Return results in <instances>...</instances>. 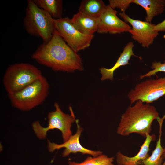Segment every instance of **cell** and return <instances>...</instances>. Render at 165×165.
Instances as JSON below:
<instances>
[{
    "label": "cell",
    "mask_w": 165,
    "mask_h": 165,
    "mask_svg": "<svg viewBox=\"0 0 165 165\" xmlns=\"http://www.w3.org/2000/svg\"><path fill=\"white\" fill-rule=\"evenodd\" d=\"M106 6L101 0H84L81 2L78 12L91 17L99 18Z\"/></svg>",
    "instance_id": "obj_16"
},
{
    "label": "cell",
    "mask_w": 165,
    "mask_h": 165,
    "mask_svg": "<svg viewBox=\"0 0 165 165\" xmlns=\"http://www.w3.org/2000/svg\"><path fill=\"white\" fill-rule=\"evenodd\" d=\"M165 119V115L162 118L158 117L156 119L159 126V135L158 140L154 150L151 155L143 161V165H161L164 148L161 145V140L163 123Z\"/></svg>",
    "instance_id": "obj_17"
},
{
    "label": "cell",
    "mask_w": 165,
    "mask_h": 165,
    "mask_svg": "<svg viewBox=\"0 0 165 165\" xmlns=\"http://www.w3.org/2000/svg\"><path fill=\"white\" fill-rule=\"evenodd\" d=\"M71 19L75 28L83 34L93 35L97 31L99 18L91 17L78 12Z\"/></svg>",
    "instance_id": "obj_14"
},
{
    "label": "cell",
    "mask_w": 165,
    "mask_h": 165,
    "mask_svg": "<svg viewBox=\"0 0 165 165\" xmlns=\"http://www.w3.org/2000/svg\"><path fill=\"white\" fill-rule=\"evenodd\" d=\"M154 29L158 32L165 31V19L161 22L155 25Z\"/></svg>",
    "instance_id": "obj_22"
},
{
    "label": "cell",
    "mask_w": 165,
    "mask_h": 165,
    "mask_svg": "<svg viewBox=\"0 0 165 165\" xmlns=\"http://www.w3.org/2000/svg\"><path fill=\"white\" fill-rule=\"evenodd\" d=\"M114 158L102 154L96 157L89 156L80 163L70 161L68 165H114Z\"/></svg>",
    "instance_id": "obj_19"
},
{
    "label": "cell",
    "mask_w": 165,
    "mask_h": 165,
    "mask_svg": "<svg viewBox=\"0 0 165 165\" xmlns=\"http://www.w3.org/2000/svg\"><path fill=\"white\" fill-rule=\"evenodd\" d=\"M54 23L55 29L76 52L90 46L94 35H86L80 32L74 26L71 19L62 17L54 19Z\"/></svg>",
    "instance_id": "obj_7"
},
{
    "label": "cell",
    "mask_w": 165,
    "mask_h": 165,
    "mask_svg": "<svg viewBox=\"0 0 165 165\" xmlns=\"http://www.w3.org/2000/svg\"><path fill=\"white\" fill-rule=\"evenodd\" d=\"M163 157L165 159V148H164V151L163 155ZM161 165H165V160L164 162L162 163Z\"/></svg>",
    "instance_id": "obj_23"
},
{
    "label": "cell",
    "mask_w": 165,
    "mask_h": 165,
    "mask_svg": "<svg viewBox=\"0 0 165 165\" xmlns=\"http://www.w3.org/2000/svg\"><path fill=\"white\" fill-rule=\"evenodd\" d=\"M117 12L108 5L99 18V33L120 34L128 32L131 26L117 15Z\"/></svg>",
    "instance_id": "obj_11"
},
{
    "label": "cell",
    "mask_w": 165,
    "mask_h": 165,
    "mask_svg": "<svg viewBox=\"0 0 165 165\" xmlns=\"http://www.w3.org/2000/svg\"><path fill=\"white\" fill-rule=\"evenodd\" d=\"M134 45L132 42H128L124 47L123 51L113 67L110 68L101 67L100 71L101 74V80L104 81L109 79L111 81L113 79V75L114 71L121 66L129 64V61L132 56L138 57L140 59L142 58L135 55L133 53V48Z\"/></svg>",
    "instance_id": "obj_13"
},
{
    "label": "cell",
    "mask_w": 165,
    "mask_h": 165,
    "mask_svg": "<svg viewBox=\"0 0 165 165\" xmlns=\"http://www.w3.org/2000/svg\"><path fill=\"white\" fill-rule=\"evenodd\" d=\"M109 5L113 9L116 8L120 9L122 12L125 11L130 5L132 3V0H109Z\"/></svg>",
    "instance_id": "obj_20"
},
{
    "label": "cell",
    "mask_w": 165,
    "mask_h": 165,
    "mask_svg": "<svg viewBox=\"0 0 165 165\" xmlns=\"http://www.w3.org/2000/svg\"><path fill=\"white\" fill-rule=\"evenodd\" d=\"M119 15L131 25L132 28L128 32L131 34L132 38L143 47L148 48L158 35V32L154 29L155 24L146 21L134 19L125 13H120Z\"/></svg>",
    "instance_id": "obj_9"
},
{
    "label": "cell",
    "mask_w": 165,
    "mask_h": 165,
    "mask_svg": "<svg viewBox=\"0 0 165 165\" xmlns=\"http://www.w3.org/2000/svg\"><path fill=\"white\" fill-rule=\"evenodd\" d=\"M132 3L139 5L145 10V21L151 23L153 18L162 13L165 7V0H132Z\"/></svg>",
    "instance_id": "obj_15"
},
{
    "label": "cell",
    "mask_w": 165,
    "mask_h": 165,
    "mask_svg": "<svg viewBox=\"0 0 165 165\" xmlns=\"http://www.w3.org/2000/svg\"><path fill=\"white\" fill-rule=\"evenodd\" d=\"M40 8L47 12L54 19L62 18L63 1L61 0H33Z\"/></svg>",
    "instance_id": "obj_18"
},
{
    "label": "cell",
    "mask_w": 165,
    "mask_h": 165,
    "mask_svg": "<svg viewBox=\"0 0 165 165\" xmlns=\"http://www.w3.org/2000/svg\"><path fill=\"white\" fill-rule=\"evenodd\" d=\"M165 95V77L146 80L136 85L129 93L130 105L138 100L150 104Z\"/></svg>",
    "instance_id": "obj_8"
},
{
    "label": "cell",
    "mask_w": 165,
    "mask_h": 165,
    "mask_svg": "<svg viewBox=\"0 0 165 165\" xmlns=\"http://www.w3.org/2000/svg\"><path fill=\"white\" fill-rule=\"evenodd\" d=\"M151 68L153 70L148 72L146 74L141 75L140 77V79H141L145 77H150L156 74L159 72H165V61L163 63L160 62H154L152 64Z\"/></svg>",
    "instance_id": "obj_21"
},
{
    "label": "cell",
    "mask_w": 165,
    "mask_h": 165,
    "mask_svg": "<svg viewBox=\"0 0 165 165\" xmlns=\"http://www.w3.org/2000/svg\"><path fill=\"white\" fill-rule=\"evenodd\" d=\"M49 85L43 75L21 90L8 94L12 105L23 111L31 110L42 104L47 97Z\"/></svg>",
    "instance_id": "obj_4"
},
{
    "label": "cell",
    "mask_w": 165,
    "mask_h": 165,
    "mask_svg": "<svg viewBox=\"0 0 165 165\" xmlns=\"http://www.w3.org/2000/svg\"><path fill=\"white\" fill-rule=\"evenodd\" d=\"M31 57L38 64L54 71L71 72L83 70L80 56L55 29L51 39L40 45Z\"/></svg>",
    "instance_id": "obj_1"
},
{
    "label": "cell",
    "mask_w": 165,
    "mask_h": 165,
    "mask_svg": "<svg viewBox=\"0 0 165 165\" xmlns=\"http://www.w3.org/2000/svg\"><path fill=\"white\" fill-rule=\"evenodd\" d=\"M159 116L154 106L138 100L134 105L129 106L122 115L117 132L122 136L135 133L146 137L151 131L153 121Z\"/></svg>",
    "instance_id": "obj_2"
},
{
    "label": "cell",
    "mask_w": 165,
    "mask_h": 165,
    "mask_svg": "<svg viewBox=\"0 0 165 165\" xmlns=\"http://www.w3.org/2000/svg\"><path fill=\"white\" fill-rule=\"evenodd\" d=\"M75 122L77 126V131L67 141L62 144H57L48 140L49 151L50 152H53L56 149L64 148L62 154L63 157L68 156L71 153L76 154L77 152H80L83 154L89 155L94 157L102 154V152L101 151L89 149L85 148L81 145L79 139L83 129L79 125L78 120H76Z\"/></svg>",
    "instance_id": "obj_10"
},
{
    "label": "cell",
    "mask_w": 165,
    "mask_h": 165,
    "mask_svg": "<svg viewBox=\"0 0 165 165\" xmlns=\"http://www.w3.org/2000/svg\"><path fill=\"white\" fill-rule=\"evenodd\" d=\"M55 110L49 113L47 116L48 125L42 127L38 121L32 124L33 130L37 136L40 139H45L47 132L51 130L57 129L61 132L64 142L67 141L71 137L72 124L76 122L75 116L72 108L69 107L71 114H65L61 109L59 104L55 103Z\"/></svg>",
    "instance_id": "obj_6"
},
{
    "label": "cell",
    "mask_w": 165,
    "mask_h": 165,
    "mask_svg": "<svg viewBox=\"0 0 165 165\" xmlns=\"http://www.w3.org/2000/svg\"><path fill=\"white\" fill-rule=\"evenodd\" d=\"M42 76L41 71L33 64L20 63L9 65L4 74L2 82L8 94L19 91Z\"/></svg>",
    "instance_id": "obj_5"
},
{
    "label": "cell",
    "mask_w": 165,
    "mask_h": 165,
    "mask_svg": "<svg viewBox=\"0 0 165 165\" xmlns=\"http://www.w3.org/2000/svg\"><path fill=\"white\" fill-rule=\"evenodd\" d=\"M146 139L141 146L138 153L135 156L129 157L120 152H118L116 155V162L118 165H143V161L148 158L149 155L151 143L156 138L154 134L150 135L148 134L146 136Z\"/></svg>",
    "instance_id": "obj_12"
},
{
    "label": "cell",
    "mask_w": 165,
    "mask_h": 165,
    "mask_svg": "<svg viewBox=\"0 0 165 165\" xmlns=\"http://www.w3.org/2000/svg\"><path fill=\"white\" fill-rule=\"evenodd\" d=\"M27 2L23 20L25 30L30 35L41 38L43 42H47L55 30L54 19L39 7L33 0H28Z\"/></svg>",
    "instance_id": "obj_3"
}]
</instances>
